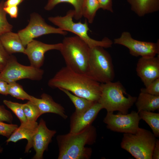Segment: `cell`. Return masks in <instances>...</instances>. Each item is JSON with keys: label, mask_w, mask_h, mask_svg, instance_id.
<instances>
[{"label": "cell", "mask_w": 159, "mask_h": 159, "mask_svg": "<svg viewBox=\"0 0 159 159\" xmlns=\"http://www.w3.org/2000/svg\"><path fill=\"white\" fill-rule=\"evenodd\" d=\"M159 159V140L157 139L152 155V159Z\"/></svg>", "instance_id": "cell-36"}, {"label": "cell", "mask_w": 159, "mask_h": 159, "mask_svg": "<svg viewBox=\"0 0 159 159\" xmlns=\"http://www.w3.org/2000/svg\"><path fill=\"white\" fill-rule=\"evenodd\" d=\"M100 8L113 13L112 0H98Z\"/></svg>", "instance_id": "cell-33"}, {"label": "cell", "mask_w": 159, "mask_h": 159, "mask_svg": "<svg viewBox=\"0 0 159 159\" xmlns=\"http://www.w3.org/2000/svg\"><path fill=\"white\" fill-rule=\"evenodd\" d=\"M44 74L43 70L40 68L20 64L11 55L0 73V79L8 83L23 79L39 81L42 79Z\"/></svg>", "instance_id": "cell-8"}, {"label": "cell", "mask_w": 159, "mask_h": 159, "mask_svg": "<svg viewBox=\"0 0 159 159\" xmlns=\"http://www.w3.org/2000/svg\"><path fill=\"white\" fill-rule=\"evenodd\" d=\"M104 48L100 46L90 48L86 74L100 83L112 82L115 76L111 57Z\"/></svg>", "instance_id": "cell-6"}, {"label": "cell", "mask_w": 159, "mask_h": 159, "mask_svg": "<svg viewBox=\"0 0 159 159\" xmlns=\"http://www.w3.org/2000/svg\"><path fill=\"white\" fill-rule=\"evenodd\" d=\"M100 8L98 0H84L82 8V16L88 22L92 23L96 13Z\"/></svg>", "instance_id": "cell-24"}, {"label": "cell", "mask_w": 159, "mask_h": 159, "mask_svg": "<svg viewBox=\"0 0 159 159\" xmlns=\"http://www.w3.org/2000/svg\"><path fill=\"white\" fill-rule=\"evenodd\" d=\"M8 83L0 79V94L7 95L8 93Z\"/></svg>", "instance_id": "cell-35"}, {"label": "cell", "mask_w": 159, "mask_h": 159, "mask_svg": "<svg viewBox=\"0 0 159 159\" xmlns=\"http://www.w3.org/2000/svg\"><path fill=\"white\" fill-rule=\"evenodd\" d=\"M136 71L145 87L159 78V57H141L137 64Z\"/></svg>", "instance_id": "cell-13"}, {"label": "cell", "mask_w": 159, "mask_h": 159, "mask_svg": "<svg viewBox=\"0 0 159 159\" xmlns=\"http://www.w3.org/2000/svg\"><path fill=\"white\" fill-rule=\"evenodd\" d=\"M97 138L96 128L92 125L76 133L59 135L57 140L59 148L58 159H88L92 149L85 147L92 145Z\"/></svg>", "instance_id": "cell-2"}, {"label": "cell", "mask_w": 159, "mask_h": 159, "mask_svg": "<svg viewBox=\"0 0 159 159\" xmlns=\"http://www.w3.org/2000/svg\"><path fill=\"white\" fill-rule=\"evenodd\" d=\"M61 46V43L47 44L33 39L26 46L24 54L27 56L31 65L40 68L44 64L45 53L52 50L59 51Z\"/></svg>", "instance_id": "cell-12"}, {"label": "cell", "mask_w": 159, "mask_h": 159, "mask_svg": "<svg viewBox=\"0 0 159 159\" xmlns=\"http://www.w3.org/2000/svg\"><path fill=\"white\" fill-rule=\"evenodd\" d=\"M113 113L107 112L103 120L108 129L115 132L134 134L139 128L141 119L138 112L133 110L129 114Z\"/></svg>", "instance_id": "cell-11"}, {"label": "cell", "mask_w": 159, "mask_h": 159, "mask_svg": "<svg viewBox=\"0 0 159 159\" xmlns=\"http://www.w3.org/2000/svg\"><path fill=\"white\" fill-rule=\"evenodd\" d=\"M11 55L6 51L0 41V64L4 66Z\"/></svg>", "instance_id": "cell-32"}, {"label": "cell", "mask_w": 159, "mask_h": 159, "mask_svg": "<svg viewBox=\"0 0 159 159\" xmlns=\"http://www.w3.org/2000/svg\"><path fill=\"white\" fill-rule=\"evenodd\" d=\"M8 95L18 99L27 100L30 101L32 96L27 93L23 89L22 86L16 82L8 83Z\"/></svg>", "instance_id": "cell-25"}, {"label": "cell", "mask_w": 159, "mask_h": 159, "mask_svg": "<svg viewBox=\"0 0 159 159\" xmlns=\"http://www.w3.org/2000/svg\"><path fill=\"white\" fill-rule=\"evenodd\" d=\"M24 0H7L5 1H4V6H18L22 3Z\"/></svg>", "instance_id": "cell-37"}, {"label": "cell", "mask_w": 159, "mask_h": 159, "mask_svg": "<svg viewBox=\"0 0 159 159\" xmlns=\"http://www.w3.org/2000/svg\"><path fill=\"white\" fill-rule=\"evenodd\" d=\"M17 33L23 45L26 47L34 38L41 36L52 34L65 35L67 32L48 24L40 15L34 13L30 15L27 26L19 30Z\"/></svg>", "instance_id": "cell-9"}, {"label": "cell", "mask_w": 159, "mask_h": 159, "mask_svg": "<svg viewBox=\"0 0 159 159\" xmlns=\"http://www.w3.org/2000/svg\"><path fill=\"white\" fill-rule=\"evenodd\" d=\"M13 119L11 113L3 105H0V121L11 122Z\"/></svg>", "instance_id": "cell-31"}, {"label": "cell", "mask_w": 159, "mask_h": 159, "mask_svg": "<svg viewBox=\"0 0 159 159\" xmlns=\"http://www.w3.org/2000/svg\"><path fill=\"white\" fill-rule=\"evenodd\" d=\"M102 109V105L97 102L84 112L79 114L73 113L70 118L69 132H78L91 125L99 112Z\"/></svg>", "instance_id": "cell-15"}, {"label": "cell", "mask_w": 159, "mask_h": 159, "mask_svg": "<svg viewBox=\"0 0 159 159\" xmlns=\"http://www.w3.org/2000/svg\"><path fill=\"white\" fill-rule=\"evenodd\" d=\"M59 51L66 66L72 70L86 74L90 48L77 36L65 37Z\"/></svg>", "instance_id": "cell-4"}, {"label": "cell", "mask_w": 159, "mask_h": 159, "mask_svg": "<svg viewBox=\"0 0 159 159\" xmlns=\"http://www.w3.org/2000/svg\"><path fill=\"white\" fill-rule=\"evenodd\" d=\"M69 97L75 107L74 113L79 114L84 112L88 109L95 102L84 98L76 96L70 92L64 89H60Z\"/></svg>", "instance_id": "cell-22"}, {"label": "cell", "mask_w": 159, "mask_h": 159, "mask_svg": "<svg viewBox=\"0 0 159 159\" xmlns=\"http://www.w3.org/2000/svg\"><path fill=\"white\" fill-rule=\"evenodd\" d=\"M3 151V149L2 148H0V153H1Z\"/></svg>", "instance_id": "cell-39"}, {"label": "cell", "mask_w": 159, "mask_h": 159, "mask_svg": "<svg viewBox=\"0 0 159 159\" xmlns=\"http://www.w3.org/2000/svg\"><path fill=\"white\" fill-rule=\"evenodd\" d=\"M0 41L9 54L16 53L24 54L25 47L23 45L18 33L11 31L6 32L0 36Z\"/></svg>", "instance_id": "cell-18"}, {"label": "cell", "mask_w": 159, "mask_h": 159, "mask_svg": "<svg viewBox=\"0 0 159 159\" xmlns=\"http://www.w3.org/2000/svg\"><path fill=\"white\" fill-rule=\"evenodd\" d=\"M38 124L36 121H27L21 123L19 127L13 132L6 140L7 143L9 142L15 143L19 140L26 139L27 143L25 152L27 153L32 147V139L36 133Z\"/></svg>", "instance_id": "cell-16"}, {"label": "cell", "mask_w": 159, "mask_h": 159, "mask_svg": "<svg viewBox=\"0 0 159 159\" xmlns=\"http://www.w3.org/2000/svg\"><path fill=\"white\" fill-rule=\"evenodd\" d=\"M84 1V0H48L44 9L47 11H49L60 3H68L73 6L74 8V18L78 20L83 16L82 8Z\"/></svg>", "instance_id": "cell-21"}, {"label": "cell", "mask_w": 159, "mask_h": 159, "mask_svg": "<svg viewBox=\"0 0 159 159\" xmlns=\"http://www.w3.org/2000/svg\"><path fill=\"white\" fill-rule=\"evenodd\" d=\"M140 91L153 95H159V78L153 81L145 88H141Z\"/></svg>", "instance_id": "cell-30"}, {"label": "cell", "mask_w": 159, "mask_h": 159, "mask_svg": "<svg viewBox=\"0 0 159 159\" xmlns=\"http://www.w3.org/2000/svg\"><path fill=\"white\" fill-rule=\"evenodd\" d=\"M4 1L2 0L0 2V36L9 32L11 31L13 26L8 21L6 13L4 9Z\"/></svg>", "instance_id": "cell-28"}, {"label": "cell", "mask_w": 159, "mask_h": 159, "mask_svg": "<svg viewBox=\"0 0 159 159\" xmlns=\"http://www.w3.org/2000/svg\"><path fill=\"white\" fill-rule=\"evenodd\" d=\"M56 133L55 130L49 129L44 120L42 119H40L32 139V147L36 153L33 159L42 158L44 152L48 149L49 144Z\"/></svg>", "instance_id": "cell-14"}, {"label": "cell", "mask_w": 159, "mask_h": 159, "mask_svg": "<svg viewBox=\"0 0 159 159\" xmlns=\"http://www.w3.org/2000/svg\"><path fill=\"white\" fill-rule=\"evenodd\" d=\"M18 127L16 124H8L0 121V135L8 138Z\"/></svg>", "instance_id": "cell-29"}, {"label": "cell", "mask_w": 159, "mask_h": 159, "mask_svg": "<svg viewBox=\"0 0 159 159\" xmlns=\"http://www.w3.org/2000/svg\"><path fill=\"white\" fill-rule=\"evenodd\" d=\"M30 101L37 106L42 115L45 113H51L57 114L64 119L67 117L65 114L64 108L61 105L55 102L52 97L47 94H42L40 98L32 96Z\"/></svg>", "instance_id": "cell-17"}, {"label": "cell", "mask_w": 159, "mask_h": 159, "mask_svg": "<svg viewBox=\"0 0 159 159\" xmlns=\"http://www.w3.org/2000/svg\"><path fill=\"white\" fill-rule=\"evenodd\" d=\"M101 93L98 102L107 112L118 111L127 114L136 100L137 97L128 94L119 81L101 83Z\"/></svg>", "instance_id": "cell-3"}, {"label": "cell", "mask_w": 159, "mask_h": 159, "mask_svg": "<svg viewBox=\"0 0 159 159\" xmlns=\"http://www.w3.org/2000/svg\"><path fill=\"white\" fill-rule=\"evenodd\" d=\"M113 43L126 47L130 54L136 57H152L159 53V39L155 43L138 41L132 38L128 32H122L120 37L114 39Z\"/></svg>", "instance_id": "cell-10"}, {"label": "cell", "mask_w": 159, "mask_h": 159, "mask_svg": "<svg viewBox=\"0 0 159 159\" xmlns=\"http://www.w3.org/2000/svg\"><path fill=\"white\" fill-rule=\"evenodd\" d=\"M135 103L138 113L141 110L153 112L159 108V95L141 92Z\"/></svg>", "instance_id": "cell-20"}, {"label": "cell", "mask_w": 159, "mask_h": 159, "mask_svg": "<svg viewBox=\"0 0 159 159\" xmlns=\"http://www.w3.org/2000/svg\"><path fill=\"white\" fill-rule=\"evenodd\" d=\"M74 15V10H70L64 16H51L48 17V19L62 30L75 34L83 40L90 48L97 46L104 48L112 47L113 42L107 37H105L100 41L90 38L88 34L90 29L87 21L84 23L80 21L75 22L73 20Z\"/></svg>", "instance_id": "cell-7"}, {"label": "cell", "mask_w": 159, "mask_h": 159, "mask_svg": "<svg viewBox=\"0 0 159 159\" xmlns=\"http://www.w3.org/2000/svg\"><path fill=\"white\" fill-rule=\"evenodd\" d=\"M24 112L27 121H36L42 115L37 106L32 101L23 104Z\"/></svg>", "instance_id": "cell-26"}, {"label": "cell", "mask_w": 159, "mask_h": 159, "mask_svg": "<svg viewBox=\"0 0 159 159\" xmlns=\"http://www.w3.org/2000/svg\"><path fill=\"white\" fill-rule=\"evenodd\" d=\"M4 9L6 13L8 14L11 18H16L18 17V6H4Z\"/></svg>", "instance_id": "cell-34"}, {"label": "cell", "mask_w": 159, "mask_h": 159, "mask_svg": "<svg viewBox=\"0 0 159 159\" xmlns=\"http://www.w3.org/2000/svg\"><path fill=\"white\" fill-rule=\"evenodd\" d=\"M48 84L52 88L64 89L94 102L98 101L101 93L100 83L67 66L57 72Z\"/></svg>", "instance_id": "cell-1"}, {"label": "cell", "mask_w": 159, "mask_h": 159, "mask_svg": "<svg viewBox=\"0 0 159 159\" xmlns=\"http://www.w3.org/2000/svg\"><path fill=\"white\" fill-rule=\"evenodd\" d=\"M156 138L150 131L139 127L134 134L124 133L120 146L136 159H152Z\"/></svg>", "instance_id": "cell-5"}, {"label": "cell", "mask_w": 159, "mask_h": 159, "mask_svg": "<svg viewBox=\"0 0 159 159\" xmlns=\"http://www.w3.org/2000/svg\"><path fill=\"white\" fill-rule=\"evenodd\" d=\"M4 67V65L0 64V73L2 71Z\"/></svg>", "instance_id": "cell-38"}, {"label": "cell", "mask_w": 159, "mask_h": 159, "mask_svg": "<svg viewBox=\"0 0 159 159\" xmlns=\"http://www.w3.org/2000/svg\"><path fill=\"white\" fill-rule=\"evenodd\" d=\"M127 1L130 5L132 11L140 17L143 16L159 10V0H127Z\"/></svg>", "instance_id": "cell-19"}, {"label": "cell", "mask_w": 159, "mask_h": 159, "mask_svg": "<svg viewBox=\"0 0 159 159\" xmlns=\"http://www.w3.org/2000/svg\"><path fill=\"white\" fill-rule=\"evenodd\" d=\"M3 102L16 115L20 121L21 123L27 121L24 112L23 104L7 100H4Z\"/></svg>", "instance_id": "cell-27"}, {"label": "cell", "mask_w": 159, "mask_h": 159, "mask_svg": "<svg viewBox=\"0 0 159 159\" xmlns=\"http://www.w3.org/2000/svg\"><path fill=\"white\" fill-rule=\"evenodd\" d=\"M141 119L145 121L151 129L156 137H159V113L141 110L138 112Z\"/></svg>", "instance_id": "cell-23"}]
</instances>
